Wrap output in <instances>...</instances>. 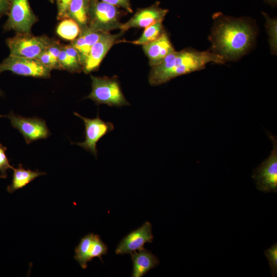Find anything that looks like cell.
<instances>
[{
	"mask_svg": "<svg viewBox=\"0 0 277 277\" xmlns=\"http://www.w3.org/2000/svg\"><path fill=\"white\" fill-rule=\"evenodd\" d=\"M210 36L214 53L224 60L238 58L249 48L255 33L243 19L222 16L217 19Z\"/></svg>",
	"mask_w": 277,
	"mask_h": 277,
	"instance_id": "obj_1",
	"label": "cell"
},
{
	"mask_svg": "<svg viewBox=\"0 0 277 277\" xmlns=\"http://www.w3.org/2000/svg\"><path fill=\"white\" fill-rule=\"evenodd\" d=\"M225 61L222 56L213 52L189 49L174 51L151 67L148 81L152 86L161 85L177 76L202 70L210 62L224 64Z\"/></svg>",
	"mask_w": 277,
	"mask_h": 277,
	"instance_id": "obj_2",
	"label": "cell"
},
{
	"mask_svg": "<svg viewBox=\"0 0 277 277\" xmlns=\"http://www.w3.org/2000/svg\"><path fill=\"white\" fill-rule=\"evenodd\" d=\"M90 77L92 90L86 98L93 101L96 105L106 104L117 107L130 105L125 98L116 78L93 75Z\"/></svg>",
	"mask_w": 277,
	"mask_h": 277,
	"instance_id": "obj_3",
	"label": "cell"
},
{
	"mask_svg": "<svg viewBox=\"0 0 277 277\" xmlns=\"http://www.w3.org/2000/svg\"><path fill=\"white\" fill-rule=\"evenodd\" d=\"M120 16L118 7L99 0H90L87 26L96 31L110 32L120 29Z\"/></svg>",
	"mask_w": 277,
	"mask_h": 277,
	"instance_id": "obj_4",
	"label": "cell"
},
{
	"mask_svg": "<svg viewBox=\"0 0 277 277\" xmlns=\"http://www.w3.org/2000/svg\"><path fill=\"white\" fill-rule=\"evenodd\" d=\"M46 35L34 36L31 34H16L6 41L11 56L36 58L55 42Z\"/></svg>",
	"mask_w": 277,
	"mask_h": 277,
	"instance_id": "obj_5",
	"label": "cell"
},
{
	"mask_svg": "<svg viewBox=\"0 0 277 277\" xmlns=\"http://www.w3.org/2000/svg\"><path fill=\"white\" fill-rule=\"evenodd\" d=\"M8 17L3 26L5 31H14L16 34H31V29L38 17L31 9L29 0H11Z\"/></svg>",
	"mask_w": 277,
	"mask_h": 277,
	"instance_id": "obj_6",
	"label": "cell"
},
{
	"mask_svg": "<svg viewBox=\"0 0 277 277\" xmlns=\"http://www.w3.org/2000/svg\"><path fill=\"white\" fill-rule=\"evenodd\" d=\"M273 148L271 154L253 171L258 190L264 192H277V140L276 136L268 134Z\"/></svg>",
	"mask_w": 277,
	"mask_h": 277,
	"instance_id": "obj_7",
	"label": "cell"
},
{
	"mask_svg": "<svg viewBox=\"0 0 277 277\" xmlns=\"http://www.w3.org/2000/svg\"><path fill=\"white\" fill-rule=\"evenodd\" d=\"M6 71L14 74L36 78H49L51 70L35 58L9 55L0 64V74Z\"/></svg>",
	"mask_w": 277,
	"mask_h": 277,
	"instance_id": "obj_8",
	"label": "cell"
},
{
	"mask_svg": "<svg viewBox=\"0 0 277 277\" xmlns=\"http://www.w3.org/2000/svg\"><path fill=\"white\" fill-rule=\"evenodd\" d=\"M10 120L11 126L18 130L27 144L41 139H46L51 135L46 122L37 117H25L15 115L11 111L5 115Z\"/></svg>",
	"mask_w": 277,
	"mask_h": 277,
	"instance_id": "obj_9",
	"label": "cell"
},
{
	"mask_svg": "<svg viewBox=\"0 0 277 277\" xmlns=\"http://www.w3.org/2000/svg\"><path fill=\"white\" fill-rule=\"evenodd\" d=\"M74 114L83 121L85 129V141L74 144L83 148L96 158L97 154L96 144L104 136L114 129L113 124L111 122L103 121L100 117L98 113L94 118L84 117L77 112H74Z\"/></svg>",
	"mask_w": 277,
	"mask_h": 277,
	"instance_id": "obj_10",
	"label": "cell"
},
{
	"mask_svg": "<svg viewBox=\"0 0 277 277\" xmlns=\"http://www.w3.org/2000/svg\"><path fill=\"white\" fill-rule=\"evenodd\" d=\"M108 252L107 245L102 241L100 236L89 233L81 240L75 248L74 259L83 269L87 267V262L94 258L98 257L102 262V256Z\"/></svg>",
	"mask_w": 277,
	"mask_h": 277,
	"instance_id": "obj_11",
	"label": "cell"
},
{
	"mask_svg": "<svg viewBox=\"0 0 277 277\" xmlns=\"http://www.w3.org/2000/svg\"><path fill=\"white\" fill-rule=\"evenodd\" d=\"M122 33L103 32L98 40L92 46L83 66L86 74L96 70L111 48L118 42Z\"/></svg>",
	"mask_w": 277,
	"mask_h": 277,
	"instance_id": "obj_12",
	"label": "cell"
},
{
	"mask_svg": "<svg viewBox=\"0 0 277 277\" xmlns=\"http://www.w3.org/2000/svg\"><path fill=\"white\" fill-rule=\"evenodd\" d=\"M153 240L151 224L146 221L121 241L115 249V253L116 254H131L143 249L145 243H152Z\"/></svg>",
	"mask_w": 277,
	"mask_h": 277,
	"instance_id": "obj_13",
	"label": "cell"
},
{
	"mask_svg": "<svg viewBox=\"0 0 277 277\" xmlns=\"http://www.w3.org/2000/svg\"><path fill=\"white\" fill-rule=\"evenodd\" d=\"M168 9L159 6L157 2L149 7L137 9L127 22L122 24L120 30L125 31L132 28H146L158 22H163Z\"/></svg>",
	"mask_w": 277,
	"mask_h": 277,
	"instance_id": "obj_14",
	"label": "cell"
},
{
	"mask_svg": "<svg viewBox=\"0 0 277 277\" xmlns=\"http://www.w3.org/2000/svg\"><path fill=\"white\" fill-rule=\"evenodd\" d=\"M142 49L151 67L159 64L168 54L175 51L165 31L155 40L143 45Z\"/></svg>",
	"mask_w": 277,
	"mask_h": 277,
	"instance_id": "obj_15",
	"label": "cell"
},
{
	"mask_svg": "<svg viewBox=\"0 0 277 277\" xmlns=\"http://www.w3.org/2000/svg\"><path fill=\"white\" fill-rule=\"evenodd\" d=\"M131 254L133 262L132 277H142L150 270L157 266L160 261L150 251L143 248L138 252L134 251Z\"/></svg>",
	"mask_w": 277,
	"mask_h": 277,
	"instance_id": "obj_16",
	"label": "cell"
},
{
	"mask_svg": "<svg viewBox=\"0 0 277 277\" xmlns=\"http://www.w3.org/2000/svg\"><path fill=\"white\" fill-rule=\"evenodd\" d=\"M13 170L11 184L7 187V191L10 193L24 188L35 178L46 174V172L38 170L32 171L30 169H25L21 164H19L18 167L14 168Z\"/></svg>",
	"mask_w": 277,
	"mask_h": 277,
	"instance_id": "obj_17",
	"label": "cell"
},
{
	"mask_svg": "<svg viewBox=\"0 0 277 277\" xmlns=\"http://www.w3.org/2000/svg\"><path fill=\"white\" fill-rule=\"evenodd\" d=\"M90 0H72L68 7L66 18L74 21L80 29L87 26L88 11Z\"/></svg>",
	"mask_w": 277,
	"mask_h": 277,
	"instance_id": "obj_18",
	"label": "cell"
},
{
	"mask_svg": "<svg viewBox=\"0 0 277 277\" xmlns=\"http://www.w3.org/2000/svg\"><path fill=\"white\" fill-rule=\"evenodd\" d=\"M80 31L78 24L73 19L68 18L62 19L56 29V33L60 37L71 41L78 35Z\"/></svg>",
	"mask_w": 277,
	"mask_h": 277,
	"instance_id": "obj_19",
	"label": "cell"
},
{
	"mask_svg": "<svg viewBox=\"0 0 277 277\" xmlns=\"http://www.w3.org/2000/svg\"><path fill=\"white\" fill-rule=\"evenodd\" d=\"M162 22H158L145 28L142 35L131 43L134 45L143 46L155 40L164 32Z\"/></svg>",
	"mask_w": 277,
	"mask_h": 277,
	"instance_id": "obj_20",
	"label": "cell"
},
{
	"mask_svg": "<svg viewBox=\"0 0 277 277\" xmlns=\"http://www.w3.org/2000/svg\"><path fill=\"white\" fill-rule=\"evenodd\" d=\"M265 19L266 26L269 35V41L272 52H276L277 48V22L276 19L270 18L268 15L263 12Z\"/></svg>",
	"mask_w": 277,
	"mask_h": 277,
	"instance_id": "obj_21",
	"label": "cell"
},
{
	"mask_svg": "<svg viewBox=\"0 0 277 277\" xmlns=\"http://www.w3.org/2000/svg\"><path fill=\"white\" fill-rule=\"evenodd\" d=\"M70 44L77 51L83 67L89 54L90 48L87 45L83 36L80 33L74 39L71 41Z\"/></svg>",
	"mask_w": 277,
	"mask_h": 277,
	"instance_id": "obj_22",
	"label": "cell"
},
{
	"mask_svg": "<svg viewBox=\"0 0 277 277\" xmlns=\"http://www.w3.org/2000/svg\"><path fill=\"white\" fill-rule=\"evenodd\" d=\"M63 46L70 61L73 72H81L83 67L77 51L71 44Z\"/></svg>",
	"mask_w": 277,
	"mask_h": 277,
	"instance_id": "obj_23",
	"label": "cell"
},
{
	"mask_svg": "<svg viewBox=\"0 0 277 277\" xmlns=\"http://www.w3.org/2000/svg\"><path fill=\"white\" fill-rule=\"evenodd\" d=\"M7 148L0 143V177L6 179L7 177V170L13 169L14 167L10 164V161L7 157L6 152Z\"/></svg>",
	"mask_w": 277,
	"mask_h": 277,
	"instance_id": "obj_24",
	"label": "cell"
},
{
	"mask_svg": "<svg viewBox=\"0 0 277 277\" xmlns=\"http://www.w3.org/2000/svg\"><path fill=\"white\" fill-rule=\"evenodd\" d=\"M265 255L268 259L272 276L277 274V243L265 251Z\"/></svg>",
	"mask_w": 277,
	"mask_h": 277,
	"instance_id": "obj_25",
	"label": "cell"
},
{
	"mask_svg": "<svg viewBox=\"0 0 277 277\" xmlns=\"http://www.w3.org/2000/svg\"><path fill=\"white\" fill-rule=\"evenodd\" d=\"M62 46L63 45L60 44L58 41L56 40L55 42L50 45L47 50L51 56L54 69H58V58Z\"/></svg>",
	"mask_w": 277,
	"mask_h": 277,
	"instance_id": "obj_26",
	"label": "cell"
},
{
	"mask_svg": "<svg viewBox=\"0 0 277 277\" xmlns=\"http://www.w3.org/2000/svg\"><path fill=\"white\" fill-rule=\"evenodd\" d=\"M58 69H63L73 72L70 61L65 51L64 46H62V49L58 58Z\"/></svg>",
	"mask_w": 277,
	"mask_h": 277,
	"instance_id": "obj_27",
	"label": "cell"
},
{
	"mask_svg": "<svg viewBox=\"0 0 277 277\" xmlns=\"http://www.w3.org/2000/svg\"><path fill=\"white\" fill-rule=\"evenodd\" d=\"M57 8V18L59 20L66 18V13L72 0H54Z\"/></svg>",
	"mask_w": 277,
	"mask_h": 277,
	"instance_id": "obj_28",
	"label": "cell"
},
{
	"mask_svg": "<svg viewBox=\"0 0 277 277\" xmlns=\"http://www.w3.org/2000/svg\"><path fill=\"white\" fill-rule=\"evenodd\" d=\"M121 7L129 13H132L133 10L130 0H99Z\"/></svg>",
	"mask_w": 277,
	"mask_h": 277,
	"instance_id": "obj_29",
	"label": "cell"
},
{
	"mask_svg": "<svg viewBox=\"0 0 277 277\" xmlns=\"http://www.w3.org/2000/svg\"><path fill=\"white\" fill-rule=\"evenodd\" d=\"M35 58H36L42 65L47 68L54 69L53 63L51 56L47 50L41 53Z\"/></svg>",
	"mask_w": 277,
	"mask_h": 277,
	"instance_id": "obj_30",
	"label": "cell"
},
{
	"mask_svg": "<svg viewBox=\"0 0 277 277\" xmlns=\"http://www.w3.org/2000/svg\"><path fill=\"white\" fill-rule=\"evenodd\" d=\"M11 0H0V18L8 14Z\"/></svg>",
	"mask_w": 277,
	"mask_h": 277,
	"instance_id": "obj_31",
	"label": "cell"
},
{
	"mask_svg": "<svg viewBox=\"0 0 277 277\" xmlns=\"http://www.w3.org/2000/svg\"><path fill=\"white\" fill-rule=\"evenodd\" d=\"M0 96H3V92L1 89H0ZM5 117V115H0V117Z\"/></svg>",
	"mask_w": 277,
	"mask_h": 277,
	"instance_id": "obj_32",
	"label": "cell"
},
{
	"mask_svg": "<svg viewBox=\"0 0 277 277\" xmlns=\"http://www.w3.org/2000/svg\"><path fill=\"white\" fill-rule=\"evenodd\" d=\"M269 2L275 3L276 2V0H266Z\"/></svg>",
	"mask_w": 277,
	"mask_h": 277,
	"instance_id": "obj_33",
	"label": "cell"
},
{
	"mask_svg": "<svg viewBox=\"0 0 277 277\" xmlns=\"http://www.w3.org/2000/svg\"><path fill=\"white\" fill-rule=\"evenodd\" d=\"M50 3H53L54 2V0H48Z\"/></svg>",
	"mask_w": 277,
	"mask_h": 277,
	"instance_id": "obj_34",
	"label": "cell"
}]
</instances>
